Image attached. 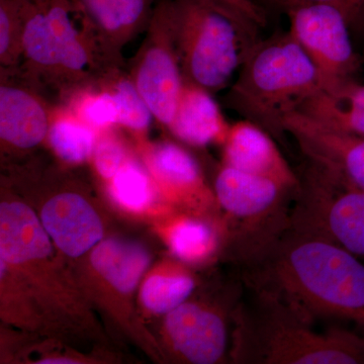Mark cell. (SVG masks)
<instances>
[{
  "instance_id": "1",
  "label": "cell",
  "mask_w": 364,
  "mask_h": 364,
  "mask_svg": "<svg viewBox=\"0 0 364 364\" xmlns=\"http://www.w3.org/2000/svg\"><path fill=\"white\" fill-rule=\"evenodd\" d=\"M238 264L246 289L304 320L348 323L364 332V261L329 239L289 219Z\"/></svg>"
},
{
  "instance_id": "2",
  "label": "cell",
  "mask_w": 364,
  "mask_h": 364,
  "mask_svg": "<svg viewBox=\"0 0 364 364\" xmlns=\"http://www.w3.org/2000/svg\"><path fill=\"white\" fill-rule=\"evenodd\" d=\"M21 54L16 69L44 95L67 105L81 91L119 70L74 0H21Z\"/></svg>"
},
{
  "instance_id": "3",
  "label": "cell",
  "mask_w": 364,
  "mask_h": 364,
  "mask_svg": "<svg viewBox=\"0 0 364 364\" xmlns=\"http://www.w3.org/2000/svg\"><path fill=\"white\" fill-rule=\"evenodd\" d=\"M245 291L234 311L237 363L364 364V335L340 325L320 331L274 299Z\"/></svg>"
},
{
  "instance_id": "4",
  "label": "cell",
  "mask_w": 364,
  "mask_h": 364,
  "mask_svg": "<svg viewBox=\"0 0 364 364\" xmlns=\"http://www.w3.org/2000/svg\"><path fill=\"white\" fill-rule=\"evenodd\" d=\"M322 88L316 66L289 33L259 42L249 52L229 93L233 109L272 136L282 121Z\"/></svg>"
},
{
  "instance_id": "5",
  "label": "cell",
  "mask_w": 364,
  "mask_h": 364,
  "mask_svg": "<svg viewBox=\"0 0 364 364\" xmlns=\"http://www.w3.org/2000/svg\"><path fill=\"white\" fill-rule=\"evenodd\" d=\"M184 79L210 93L227 87L258 42V28L210 0H171Z\"/></svg>"
},
{
  "instance_id": "6",
  "label": "cell",
  "mask_w": 364,
  "mask_h": 364,
  "mask_svg": "<svg viewBox=\"0 0 364 364\" xmlns=\"http://www.w3.org/2000/svg\"><path fill=\"white\" fill-rule=\"evenodd\" d=\"M298 176L291 221L364 261V191L310 160Z\"/></svg>"
},
{
  "instance_id": "7",
  "label": "cell",
  "mask_w": 364,
  "mask_h": 364,
  "mask_svg": "<svg viewBox=\"0 0 364 364\" xmlns=\"http://www.w3.org/2000/svg\"><path fill=\"white\" fill-rule=\"evenodd\" d=\"M296 193L267 177L223 166L215 178V193L234 222L231 239L237 263L286 226Z\"/></svg>"
},
{
  "instance_id": "8",
  "label": "cell",
  "mask_w": 364,
  "mask_h": 364,
  "mask_svg": "<svg viewBox=\"0 0 364 364\" xmlns=\"http://www.w3.org/2000/svg\"><path fill=\"white\" fill-rule=\"evenodd\" d=\"M147 28V37L130 76L155 119L169 128L186 81L177 47L171 0H162L156 4Z\"/></svg>"
},
{
  "instance_id": "9",
  "label": "cell",
  "mask_w": 364,
  "mask_h": 364,
  "mask_svg": "<svg viewBox=\"0 0 364 364\" xmlns=\"http://www.w3.org/2000/svg\"><path fill=\"white\" fill-rule=\"evenodd\" d=\"M287 14L289 33L312 60L322 88L355 79L360 62L352 46L348 21L338 4H310Z\"/></svg>"
},
{
  "instance_id": "10",
  "label": "cell",
  "mask_w": 364,
  "mask_h": 364,
  "mask_svg": "<svg viewBox=\"0 0 364 364\" xmlns=\"http://www.w3.org/2000/svg\"><path fill=\"white\" fill-rule=\"evenodd\" d=\"M282 128L293 136L306 160L364 191V136L326 128L298 111L284 117Z\"/></svg>"
},
{
  "instance_id": "11",
  "label": "cell",
  "mask_w": 364,
  "mask_h": 364,
  "mask_svg": "<svg viewBox=\"0 0 364 364\" xmlns=\"http://www.w3.org/2000/svg\"><path fill=\"white\" fill-rule=\"evenodd\" d=\"M51 109L46 95L16 69L1 70L0 138L18 148L32 149L48 136Z\"/></svg>"
},
{
  "instance_id": "12",
  "label": "cell",
  "mask_w": 364,
  "mask_h": 364,
  "mask_svg": "<svg viewBox=\"0 0 364 364\" xmlns=\"http://www.w3.org/2000/svg\"><path fill=\"white\" fill-rule=\"evenodd\" d=\"M165 326L174 350L188 363L214 364L226 353V318L219 309L186 301L168 313Z\"/></svg>"
},
{
  "instance_id": "13",
  "label": "cell",
  "mask_w": 364,
  "mask_h": 364,
  "mask_svg": "<svg viewBox=\"0 0 364 364\" xmlns=\"http://www.w3.org/2000/svg\"><path fill=\"white\" fill-rule=\"evenodd\" d=\"M225 165L267 177L298 191L299 176L287 161L272 136L257 124L244 119L230 127L224 142Z\"/></svg>"
},
{
  "instance_id": "14",
  "label": "cell",
  "mask_w": 364,
  "mask_h": 364,
  "mask_svg": "<svg viewBox=\"0 0 364 364\" xmlns=\"http://www.w3.org/2000/svg\"><path fill=\"white\" fill-rule=\"evenodd\" d=\"M42 222L53 241L67 255L78 257L102 240V225L82 196L62 193L42 210Z\"/></svg>"
},
{
  "instance_id": "15",
  "label": "cell",
  "mask_w": 364,
  "mask_h": 364,
  "mask_svg": "<svg viewBox=\"0 0 364 364\" xmlns=\"http://www.w3.org/2000/svg\"><path fill=\"white\" fill-rule=\"evenodd\" d=\"M92 23L105 47L121 61L124 45L146 26L154 0H74Z\"/></svg>"
},
{
  "instance_id": "16",
  "label": "cell",
  "mask_w": 364,
  "mask_h": 364,
  "mask_svg": "<svg viewBox=\"0 0 364 364\" xmlns=\"http://www.w3.org/2000/svg\"><path fill=\"white\" fill-rule=\"evenodd\" d=\"M230 127L213 93L184 81L176 116L168 128L171 133L188 145L205 147L224 143Z\"/></svg>"
},
{
  "instance_id": "17",
  "label": "cell",
  "mask_w": 364,
  "mask_h": 364,
  "mask_svg": "<svg viewBox=\"0 0 364 364\" xmlns=\"http://www.w3.org/2000/svg\"><path fill=\"white\" fill-rule=\"evenodd\" d=\"M298 112L326 128L364 136V85L352 79L321 88Z\"/></svg>"
},
{
  "instance_id": "18",
  "label": "cell",
  "mask_w": 364,
  "mask_h": 364,
  "mask_svg": "<svg viewBox=\"0 0 364 364\" xmlns=\"http://www.w3.org/2000/svg\"><path fill=\"white\" fill-rule=\"evenodd\" d=\"M43 226L28 205L2 203L0 207L1 259L18 264L50 255L52 246Z\"/></svg>"
},
{
  "instance_id": "19",
  "label": "cell",
  "mask_w": 364,
  "mask_h": 364,
  "mask_svg": "<svg viewBox=\"0 0 364 364\" xmlns=\"http://www.w3.org/2000/svg\"><path fill=\"white\" fill-rule=\"evenodd\" d=\"M91 263L114 289L128 294L135 289L147 269L150 256L135 242L109 239L93 250Z\"/></svg>"
},
{
  "instance_id": "20",
  "label": "cell",
  "mask_w": 364,
  "mask_h": 364,
  "mask_svg": "<svg viewBox=\"0 0 364 364\" xmlns=\"http://www.w3.org/2000/svg\"><path fill=\"white\" fill-rule=\"evenodd\" d=\"M48 139L57 156L71 164L90 158L97 141V131L66 105L53 112Z\"/></svg>"
},
{
  "instance_id": "21",
  "label": "cell",
  "mask_w": 364,
  "mask_h": 364,
  "mask_svg": "<svg viewBox=\"0 0 364 364\" xmlns=\"http://www.w3.org/2000/svg\"><path fill=\"white\" fill-rule=\"evenodd\" d=\"M151 169L164 183L191 196L202 193V172L195 158L181 146L162 142L149 152Z\"/></svg>"
},
{
  "instance_id": "22",
  "label": "cell",
  "mask_w": 364,
  "mask_h": 364,
  "mask_svg": "<svg viewBox=\"0 0 364 364\" xmlns=\"http://www.w3.org/2000/svg\"><path fill=\"white\" fill-rule=\"evenodd\" d=\"M169 243L177 257L198 264L210 259L217 251L218 234L207 222L183 219L170 231Z\"/></svg>"
},
{
  "instance_id": "23",
  "label": "cell",
  "mask_w": 364,
  "mask_h": 364,
  "mask_svg": "<svg viewBox=\"0 0 364 364\" xmlns=\"http://www.w3.org/2000/svg\"><path fill=\"white\" fill-rule=\"evenodd\" d=\"M195 289V279L186 273L155 275L144 284L141 299L151 312L169 313L183 304Z\"/></svg>"
},
{
  "instance_id": "24",
  "label": "cell",
  "mask_w": 364,
  "mask_h": 364,
  "mask_svg": "<svg viewBox=\"0 0 364 364\" xmlns=\"http://www.w3.org/2000/svg\"><path fill=\"white\" fill-rule=\"evenodd\" d=\"M111 189L117 202L132 210H142L152 198L149 176L135 160L128 159L112 177Z\"/></svg>"
},
{
  "instance_id": "25",
  "label": "cell",
  "mask_w": 364,
  "mask_h": 364,
  "mask_svg": "<svg viewBox=\"0 0 364 364\" xmlns=\"http://www.w3.org/2000/svg\"><path fill=\"white\" fill-rule=\"evenodd\" d=\"M112 83L121 105L119 126L138 133L147 130L154 116L136 90L131 76L121 75L119 71H117L112 76Z\"/></svg>"
},
{
  "instance_id": "26",
  "label": "cell",
  "mask_w": 364,
  "mask_h": 364,
  "mask_svg": "<svg viewBox=\"0 0 364 364\" xmlns=\"http://www.w3.org/2000/svg\"><path fill=\"white\" fill-rule=\"evenodd\" d=\"M21 54V0H0L1 70L18 68Z\"/></svg>"
},
{
  "instance_id": "27",
  "label": "cell",
  "mask_w": 364,
  "mask_h": 364,
  "mask_svg": "<svg viewBox=\"0 0 364 364\" xmlns=\"http://www.w3.org/2000/svg\"><path fill=\"white\" fill-rule=\"evenodd\" d=\"M102 132L104 134L95 144L93 161L100 176L105 179H112L128 159L126 149L119 139L111 133L109 129Z\"/></svg>"
},
{
  "instance_id": "28",
  "label": "cell",
  "mask_w": 364,
  "mask_h": 364,
  "mask_svg": "<svg viewBox=\"0 0 364 364\" xmlns=\"http://www.w3.org/2000/svg\"><path fill=\"white\" fill-rule=\"evenodd\" d=\"M210 1L239 14L258 28H265L267 26V9L262 0H210Z\"/></svg>"
},
{
  "instance_id": "29",
  "label": "cell",
  "mask_w": 364,
  "mask_h": 364,
  "mask_svg": "<svg viewBox=\"0 0 364 364\" xmlns=\"http://www.w3.org/2000/svg\"><path fill=\"white\" fill-rule=\"evenodd\" d=\"M265 6H270L279 11L287 14L291 9H298V7L310 6L316 4H337L339 0H262Z\"/></svg>"
},
{
  "instance_id": "30",
  "label": "cell",
  "mask_w": 364,
  "mask_h": 364,
  "mask_svg": "<svg viewBox=\"0 0 364 364\" xmlns=\"http://www.w3.org/2000/svg\"><path fill=\"white\" fill-rule=\"evenodd\" d=\"M337 4L343 11L348 23H350L356 20L360 11H363L364 0H339Z\"/></svg>"
},
{
  "instance_id": "31",
  "label": "cell",
  "mask_w": 364,
  "mask_h": 364,
  "mask_svg": "<svg viewBox=\"0 0 364 364\" xmlns=\"http://www.w3.org/2000/svg\"><path fill=\"white\" fill-rule=\"evenodd\" d=\"M41 363H75V361H71L70 359L67 358H52L46 359Z\"/></svg>"
}]
</instances>
